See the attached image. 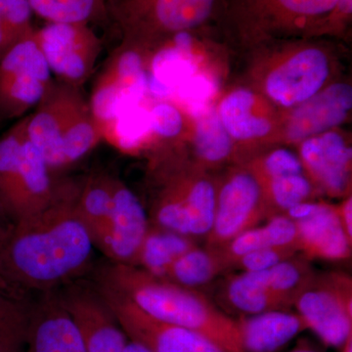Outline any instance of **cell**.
<instances>
[{"label": "cell", "mask_w": 352, "mask_h": 352, "mask_svg": "<svg viewBox=\"0 0 352 352\" xmlns=\"http://www.w3.org/2000/svg\"><path fill=\"white\" fill-rule=\"evenodd\" d=\"M351 159V148L337 132L312 136L300 146L302 166L331 197L344 196L349 192Z\"/></svg>", "instance_id": "2e32d148"}, {"label": "cell", "mask_w": 352, "mask_h": 352, "mask_svg": "<svg viewBox=\"0 0 352 352\" xmlns=\"http://www.w3.org/2000/svg\"><path fill=\"white\" fill-rule=\"evenodd\" d=\"M261 183L268 219L284 214L289 208L309 201L314 195V186L303 173L281 176Z\"/></svg>", "instance_id": "d6a6232c"}, {"label": "cell", "mask_w": 352, "mask_h": 352, "mask_svg": "<svg viewBox=\"0 0 352 352\" xmlns=\"http://www.w3.org/2000/svg\"><path fill=\"white\" fill-rule=\"evenodd\" d=\"M230 270L221 250L196 245L171 264L166 280L192 289L206 286Z\"/></svg>", "instance_id": "484cf974"}, {"label": "cell", "mask_w": 352, "mask_h": 352, "mask_svg": "<svg viewBox=\"0 0 352 352\" xmlns=\"http://www.w3.org/2000/svg\"><path fill=\"white\" fill-rule=\"evenodd\" d=\"M25 352H87L82 336L57 291L36 296Z\"/></svg>", "instance_id": "9a60e30c"}, {"label": "cell", "mask_w": 352, "mask_h": 352, "mask_svg": "<svg viewBox=\"0 0 352 352\" xmlns=\"http://www.w3.org/2000/svg\"><path fill=\"white\" fill-rule=\"evenodd\" d=\"M226 307L241 316H251L271 311L286 310L268 285L267 270L245 272L229 276L221 291Z\"/></svg>", "instance_id": "7402d4cb"}, {"label": "cell", "mask_w": 352, "mask_h": 352, "mask_svg": "<svg viewBox=\"0 0 352 352\" xmlns=\"http://www.w3.org/2000/svg\"><path fill=\"white\" fill-rule=\"evenodd\" d=\"M113 176L94 173L78 185L76 208L95 248L99 245L110 219L113 205Z\"/></svg>", "instance_id": "d4e9b609"}, {"label": "cell", "mask_w": 352, "mask_h": 352, "mask_svg": "<svg viewBox=\"0 0 352 352\" xmlns=\"http://www.w3.org/2000/svg\"><path fill=\"white\" fill-rule=\"evenodd\" d=\"M197 119L195 151L204 163H222L232 154L233 143L222 126L219 113L214 108H208Z\"/></svg>", "instance_id": "1f68e13d"}, {"label": "cell", "mask_w": 352, "mask_h": 352, "mask_svg": "<svg viewBox=\"0 0 352 352\" xmlns=\"http://www.w3.org/2000/svg\"><path fill=\"white\" fill-rule=\"evenodd\" d=\"M338 208V214L342 228L347 238L352 242V197L349 195L346 200L340 204Z\"/></svg>", "instance_id": "f35d334b"}, {"label": "cell", "mask_w": 352, "mask_h": 352, "mask_svg": "<svg viewBox=\"0 0 352 352\" xmlns=\"http://www.w3.org/2000/svg\"><path fill=\"white\" fill-rule=\"evenodd\" d=\"M149 227L138 196L115 178L110 219L97 249L113 263L133 265Z\"/></svg>", "instance_id": "4fadbf2b"}, {"label": "cell", "mask_w": 352, "mask_h": 352, "mask_svg": "<svg viewBox=\"0 0 352 352\" xmlns=\"http://www.w3.org/2000/svg\"><path fill=\"white\" fill-rule=\"evenodd\" d=\"M267 219L258 178L252 171H236L217 190L214 223L206 238L207 245L220 249L236 236Z\"/></svg>", "instance_id": "30bf717a"}, {"label": "cell", "mask_w": 352, "mask_h": 352, "mask_svg": "<svg viewBox=\"0 0 352 352\" xmlns=\"http://www.w3.org/2000/svg\"><path fill=\"white\" fill-rule=\"evenodd\" d=\"M340 351H342V352H352V335L349 336V339L344 342Z\"/></svg>", "instance_id": "ee69618b"}, {"label": "cell", "mask_w": 352, "mask_h": 352, "mask_svg": "<svg viewBox=\"0 0 352 352\" xmlns=\"http://www.w3.org/2000/svg\"><path fill=\"white\" fill-rule=\"evenodd\" d=\"M90 274L94 283L112 289L153 318L201 333L226 352H244L237 320L196 289L109 259L95 264Z\"/></svg>", "instance_id": "7a4b0ae2"}, {"label": "cell", "mask_w": 352, "mask_h": 352, "mask_svg": "<svg viewBox=\"0 0 352 352\" xmlns=\"http://www.w3.org/2000/svg\"><path fill=\"white\" fill-rule=\"evenodd\" d=\"M338 0H250L238 14L252 32L294 29L316 24L333 12Z\"/></svg>", "instance_id": "e0dca14e"}, {"label": "cell", "mask_w": 352, "mask_h": 352, "mask_svg": "<svg viewBox=\"0 0 352 352\" xmlns=\"http://www.w3.org/2000/svg\"><path fill=\"white\" fill-rule=\"evenodd\" d=\"M294 307L326 346L340 349L352 335V281L346 273L315 274Z\"/></svg>", "instance_id": "8992f818"}, {"label": "cell", "mask_w": 352, "mask_h": 352, "mask_svg": "<svg viewBox=\"0 0 352 352\" xmlns=\"http://www.w3.org/2000/svg\"><path fill=\"white\" fill-rule=\"evenodd\" d=\"M308 261L296 254L267 270L270 288L286 310L293 307L296 296L314 277Z\"/></svg>", "instance_id": "4dcf8cb0"}, {"label": "cell", "mask_w": 352, "mask_h": 352, "mask_svg": "<svg viewBox=\"0 0 352 352\" xmlns=\"http://www.w3.org/2000/svg\"><path fill=\"white\" fill-rule=\"evenodd\" d=\"M352 107V88L337 83L303 102L289 119L287 135L303 141L342 124Z\"/></svg>", "instance_id": "d6986e66"}, {"label": "cell", "mask_w": 352, "mask_h": 352, "mask_svg": "<svg viewBox=\"0 0 352 352\" xmlns=\"http://www.w3.org/2000/svg\"><path fill=\"white\" fill-rule=\"evenodd\" d=\"M34 36L51 73L62 82L78 87L91 75L101 44L88 24L47 23Z\"/></svg>", "instance_id": "9c48e42d"}, {"label": "cell", "mask_w": 352, "mask_h": 352, "mask_svg": "<svg viewBox=\"0 0 352 352\" xmlns=\"http://www.w3.org/2000/svg\"><path fill=\"white\" fill-rule=\"evenodd\" d=\"M78 191L62 182L45 210L13 223L0 239L2 279L38 295L91 273L95 245L76 208Z\"/></svg>", "instance_id": "6da1fadb"}, {"label": "cell", "mask_w": 352, "mask_h": 352, "mask_svg": "<svg viewBox=\"0 0 352 352\" xmlns=\"http://www.w3.org/2000/svg\"><path fill=\"white\" fill-rule=\"evenodd\" d=\"M34 32L21 39L0 61V116L7 119L36 107L52 85Z\"/></svg>", "instance_id": "52a82bcc"}, {"label": "cell", "mask_w": 352, "mask_h": 352, "mask_svg": "<svg viewBox=\"0 0 352 352\" xmlns=\"http://www.w3.org/2000/svg\"><path fill=\"white\" fill-rule=\"evenodd\" d=\"M219 3V0H107L108 17L131 45L198 29L212 19Z\"/></svg>", "instance_id": "5b68a950"}, {"label": "cell", "mask_w": 352, "mask_h": 352, "mask_svg": "<svg viewBox=\"0 0 352 352\" xmlns=\"http://www.w3.org/2000/svg\"><path fill=\"white\" fill-rule=\"evenodd\" d=\"M28 117L0 138V200L13 223L45 210L62 183L27 134Z\"/></svg>", "instance_id": "277c9868"}, {"label": "cell", "mask_w": 352, "mask_h": 352, "mask_svg": "<svg viewBox=\"0 0 352 352\" xmlns=\"http://www.w3.org/2000/svg\"><path fill=\"white\" fill-rule=\"evenodd\" d=\"M19 43L4 20L0 17V61L16 43Z\"/></svg>", "instance_id": "ab89813d"}, {"label": "cell", "mask_w": 352, "mask_h": 352, "mask_svg": "<svg viewBox=\"0 0 352 352\" xmlns=\"http://www.w3.org/2000/svg\"><path fill=\"white\" fill-rule=\"evenodd\" d=\"M328 75L325 53L319 48H305L271 72L266 92L280 105L292 107L318 94Z\"/></svg>", "instance_id": "5bb4252c"}, {"label": "cell", "mask_w": 352, "mask_h": 352, "mask_svg": "<svg viewBox=\"0 0 352 352\" xmlns=\"http://www.w3.org/2000/svg\"><path fill=\"white\" fill-rule=\"evenodd\" d=\"M36 296L0 277V352H25Z\"/></svg>", "instance_id": "44dd1931"}, {"label": "cell", "mask_w": 352, "mask_h": 352, "mask_svg": "<svg viewBox=\"0 0 352 352\" xmlns=\"http://www.w3.org/2000/svg\"><path fill=\"white\" fill-rule=\"evenodd\" d=\"M298 249L307 259L342 261L351 258L352 242L347 238L336 206L319 203L307 219L296 222Z\"/></svg>", "instance_id": "ac0fdd59"}, {"label": "cell", "mask_w": 352, "mask_h": 352, "mask_svg": "<svg viewBox=\"0 0 352 352\" xmlns=\"http://www.w3.org/2000/svg\"><path fill=\"white\" fill-rule=\"evenodd\" d=\"M147 92L142 58L131 46L122 48L95 85L89 103L100 131L122 109L143 103Z\"/></svg>", "instance_id": "7c38bea8"}, {"label": "cell", "mask_w": 352, "mask_h": 352, "mask_svg": "<svg viewBox=\"0 0 352 352\" xmlns=\"http://www.w3.org/2000/svg\"><path fill=\"white\" fill-rule=\"evenodd\" d=\"M152 132L164 138L177 136L183 129L182 113L173 104L160 102L149 109Z\"/></svg>", "instance_id": "74e56055"}, {"label": "cell", "mask_w": 352, "mask_h": 352, "mask_svg": "<svg viewBox=\"0 0 352 352\" xmlns=\"http://www.w3.org/2000/svg\"><path fill=\"white\" fill-rule=\"evenodd\" d=\"M164 193L180 201L188 210L193 238H207L214 223L217 192L214 183L207 177L177 176L166 185Z\"/></svg>", "instance_id": "603a6c76"}, {"label": "cell", "mask_w": 352, "mask_h": 352, "mask_svg": "<svg viewBox=\"0 0 352 352\" xmlns=\"http://www.w3.org/2000/svg\"><path fill=\"white\" fill-rule=\"evenodd\" d=\"M215 94V83L204 74L196 73L176 88L175 95L184 104L191 115L198 118L208 108Z\"/></svg>", "instance_id": "836d02e7"}, {"label": "cell", "mask_w": 352, "mask_h": 352, "mask_svg": "<svg viewBox=\"0 0 352 352\" xmlns=\"http://www.w3.org/2000/svg\"><path fill=\"white\" fill-rule=\"evenodd\" d=\"M254 175L259 182L281 176L300 175L303 166L300 157L287 149H277L271 152L259 163Z\"/></svg>", "instance_id": "e575fe53"}, {"label": "cell", "mask_w": 352, "mask_h": 352, "mask_svg": "<svg viewBox=\"0 0 352 352\" xmlns=\"http://www.w3.org/2000/svg\"><path fill=\"white\" fill-rule=\"evenodd\" d=\"M32 12L48 23H83L107 19V0H28Z\"/></svg>", "instance_id": "f1b7e54d"}, {"label": "cell", "mask_w": 352, "mask_h": 352, "mask_svg": "<svg viewBox=\"0 0 352 352\" xmlns=\"http://www.w3.org/2000/svg\"><path fill=\"white\" fill-rule=\"evenodd\" d=\"M32 13L28 0H0V17L19 41L34 32Z\"/></svg>", "instance_id": "8d00e7d4"}, {"label": "cell", "mask_w": 352, "mask_h": 352, "mask_svg": "<svg viewBox=\"0 0 352 352\" xmlns=\"http://www.w3.org/2000/svg\"><path fill=\"white\" fill-rule=\"evenodd\" d=\"M151 132L150 111L143 103L122 109L101 129L102 138L126 150L138 148Z\"/></svg>", "instance_id": "f546056e"}, {"label": "cell", "mask_w": 352, "mask_h": 352, "mask_svg": "<svg viewBox=\"0 0 352 352\" xmlns=\"http://www.w3.org/2000/svg\"><path fill=\"white\" fill-rule=\"evenodd\" d=\"M94 284L127 338L150 351L226 352L201 333L153 318L112 289Z\"/></svg>", "instance_id": "ba28073f"}, {"label": "cell", "mask_w": 352, "mask_h": 352, "mask_svg": "<svg viewBox=\"0 0 352 352\" xmlns=\"http://www.w3.org/2000/svg\"><path fill=\"white\" fill-rule=\"evenodd\" d=\"M254 95L248 89H239L226 96L220 103L219 117L231 138L252 140L267 135L271 131L270 120L252 115Z\"/></svg>", "instance_id": "4316f807"}, {"label": "cell", "mask_w": 352, "mask_h": 352, "mask_svg": "<svg viewBox=\"0 0 352 352\" xmlns=\"http://www.w3.org/2000/svg\"><path fill=\"white\" fill-rule=\"evenodd\" d=\"M36 107L28 117V138L52 171L80 161L102 138L89 103L76 87L52 83Z\"/></svg>", "instance_id": "3957f363"}, {"label": "cell", "mask_w": 352, "mask_h": 352, "mask_svg": "<svg viewBox=\"0 0 352 352\" xmlns=\"http://www.w3.org/2000/svg\"><path fill=\"white\" fill-rule=\"evenodd\" d=\"M289 352H323L314 342L307 339H300L296 342L295 347Z\"/></svg>", "instance_id": "60d3db41"}, {"label": "cell", "mask_w": 352, "mask_h": 352, "mask_svg": "<svg viewBox=\"0 0 352 352\" xmlns=\"http://www.w3.org/2000/svg\"><path fill=\"white\" fill-rule=\"evenodd\" d=\"M196 245L193 238L150 223L133 265L153 276L166 279L171 264Z\"/></svg>", "instance_id": "cb8c5ba5"}, {"label": "cell", "mask_w": 352, "mask_h": 352, "mask_svg": "<svg viewBox=\"0 0 352 352\" xmlns=\"http://www.w3.org/2000/svg\"><path fill=\"white\" fill-rule=\"evenodd\" d=\"M236 320L244 352H277L308 329L300 314L289 310H271Z\"/></svg>", "instance_id": "ffe728a7"}, {"label": "cell", "mask_w": 352, "mask_h": 352, "mask_svg": "<svg viewBox=\"0 0 352 352\" xmlns=\"http://www.w3.org/2000/svg\"><path fill=\"white\" fill-rule=\"evenodd\" d=\"M197 66L193 56L176 48H162L153 58L151 74L148 76V91L157 98H168L176 88L190 76L195 75Z\"/></svg>", "instance_id": "83f0119b"}, {"label": "cell", "mask_w": 352, "mask_h": 352, "mask_svg": "<svg viewBox=\"0 0 352 352\" xmlns=\"http://www.w3.org/2000/svg\"><path fill=\"white\" fill-rule=\"evenodd\" d=\"M12 224V220L9 219L6 208H4L2 201L0 200V239L6 235Z\"/></svg>", "instance_id": "b9f144b4"}, {"label": "cell", "mask_w": 352, "mask_h": 352, "mask_svg": "<svg viewBox=\"0 0 352 352\" xmlns=\"http://www.w3.org/2000/svg\"><path fill=\"white\" fill-rule=\"evenodd\" d=\"M298 250L294 247H268L249 252L234 263L236 270L245 272H258L270 270L278 263L296 256Z\"/></svg>", "instance_id": "d590c367"}, {"label": "cell", "mask_w": 352, "mask_h": 352, "mask_svg": "<svg viewBox=\"0 0 352 352\" xmlns=\"http://www.w3.org/2000/svg\"><path fill=\"white\" fill-rule=\"evenodd\" d=\"M124 352H151L149 349H146L142 344H138V342H133V340H129L127 342L126 349Z\"/></svg>", "instance_id": "7bdbcfd3"}, {"label": "cell", "mask_w": 352, "mask_h": 352, "mask_svg": "<svg viewBox=\"0 0 352 352\" xmlns=\"http://www.w3.org/2000/svg\"><path fill=\"white\" fill-rule=\"evenodd\" d=\"M56 291L87 352L124 351L129 338L91 280L82 278Z\"/></svg>", "instance_id": "8fae6325"}]
</instances>
